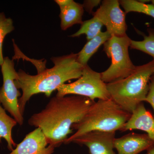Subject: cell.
I'll use <instances>...</instances> for the list:
<instances>
[{"instance_id":"cell-3","label":"cell","mask_w":154,"mask_h":154,"mask_svg":"<svg viewBox=\"0 0 154 154\" xmlns=\"http://www.w3.org/2000/svg\"><path fill=\"white\" fill-rule=\"evenodd\" d=\"M131 115V113L124 110L111 98L94 101L83 118L73 125L72 129L76 131L64 143H71L77 138L91 131H121Z\"/></svg>"},{"instance_id":"cell-8","label":"cell","mask_w":154,"mask_h":154,"mask_svg":"<svg viewBox=\"0 0 154 154\" xmlns=\"http://www.w3.org/2000/svg\"><path fill=\"white\" fill-rule=\"evenodd\" d=\"M93 14L105 26L106 31L111 36L121 37L127 35L126 14L120 8L119 1H102L99 8Z\"/></svg>"},{"instance_id":"cell-14","label":"cell","mask_w":154,"mask_h":154,"mask_svg":"<svg viewBox=\"0 0 154 154\" xmlns=\"http://www.w3.org/2000/svg\"><path fill=\"white\" fill-rule=\"evenodd\" d=\"M107 32H102L94 38L88 41L82 50L77 53V61L82 65H88V61L97 52L99 47L111 37Z\"/></svg>"},{"instance_id":"cell-9","label":"cell","mask_w":154,"mask_h":154,"mask_svg":"<svg viewBox=\"0 0 154 154\" xmlns=\"http://www.w3.org/2000/svg\"><path fill=\"white\" fill-rule=\"evenodd\" d=\"M115 134L116 132L91 131L77 138L72 143L86 146L90 154H116L113 146Z\"/></svg>"},{"instance_id":"cell-13","label":"cell","mask_w":154,"mask_h":154,"mask_svg":"<svg viewBox=\"0 0 154 154\" xmlns=\"http://www.w3.org/2000/svg\"><path fill=\"white\" fill-rule=\"evenodd\" d=\"M59 6L61 30H66L74 25H82L84 13L83 5L73 0H55Z\"/></svg>"},{"instance_id":"cell-18","label":"cell","mask_w":154,"mask_h":154,"mask_svg":"<svg viewBox=\"0 0 154 154\" xmlns=\"http://www.w3.org/2000/svg\"><path fill=\"white\" fill-rule=\"evenodd\" d=\"M148 35H144L141 41L131 40L130 47L131 49L140 51L150 55L154 60V29L148 30Z\"/></svg>"},{"instance_id":"cell-10","label":"cell","mask_w":154,"mask_h":154,"mask_svg":"<svg viewBox=\"0 0 154 154\" xmlns=\"http://www.w3.org/2000/svg\"><path fill=\"white\" fill-rule=\"evenodd\" d=\"M55 147L48 145L42 130L37 128L26 135L8 154H52Z\"/></svg>"},{"instance_id":"cell-6","label":"cell","mask_w":154,"mask_h":154,"mask_svg":"<svg viewBox=\"0 0 154 154\" xmlns=\"http://www.w3.org/2000/svg\"><path fill=\"white\" fill-rule=\"evenodd\" d=\"M57 91L56 96L76 95L94 101L96 99L105 100L110 98L107 84L102 80L101 73L95 71L88 65L84 66L82 75L76 81L63 84Z\"/></svg>"},{"instance_id":"cell-23","label":"cell","mask_w":154,"mask_h":154,"mask_svg":"<svg viewBox=\"0 0 154 154\" xmlns=\"http://www.w3.org/2000/svg\"><path fill=\"white\" fill-rule=\"evenodd\" d=\"M151 2H152V5H153L154 6V0H152V1H151Z\"/></svg>"},{"instance_id":"cell-17","label":"cell","mask_w":154,"mask_h":154,"mask_svg":"<svg viewBox=\"0 0 154 154\" xmlns=\"http://www.w3.org/2000/svg\"><path fill=\"white\" fill-rule=\"evenodd\" d=\"M119 4L124 9L125 14L130 12L142 13L154 18V6L144 4L135 0H121Z\"/></svg>"},{"instance_id":"cell-12","label":"cell","mask_w":154,"mask_h":154,"mask_svg":"<svg viewBox=\"0 0 154 154\" xmlns=\"http://www.w3.org/2000/svg\"><path fill=\"white\" fill-rule=\"evenodd\" d=\"M132 130L145 131L154 140V117L151 113L146 110L143 103L138 105L132 111L130 117L121 131Z\"/></svg>"},{"instance_id":"cell-21","label":"cell","mask_w":154,"mask_h":154,"mask_svg":"<svg viewBox=\"0 0 154 154\" xmlns=\"http://www.w3.org/2000/svg\"><path fill=\"white\" fill-rule=\"evenodd\" d=\"M102 1L99 0H86L84 1L83 6L84 10H85L89 14H93V10L95 7L100 5Z\"/></svg>"},{"instance_id":"cell-2","label":"cell","mask_w":154,"mask_h":154,"mask_svg":"<svg viewBox=\"0 0 154 154\" xmlns=\"http://www.w3.org/2000/svg\"><path fill=\"white\" fill-rule=\"evenodd\" d=\"M77 53H73L51 58L54 66L36 75H31L22 69L17 72L15 81L22 94L19 99L20 112L24 115L25 106L33 95L42 93L50 97L53 92L67 81L78 79L82 75L84 66L77 61Z\"/></svg>"},{"instance_id":"cell-4","label":"cell","mask_w":154,"mask_h":154,"mask_svg":"<svg viewBox=\"0 0 154 154\" xmlns=\"http://www.w3.org/2000/svg\"><path fill=\"white\" fill-rule=\"evenodd\" d=\"M154 75V60L136 66L128 76L107 84L110 98L124 110L131 113L145 100L149 91L150 79Z\"/></svg>"},{"instance_id":"cell-11","label":"cell","mask_w":154,"mask_h":154,"mask_svg":"<svg viewBox=\"0 0 154 154\" xmlns=\"http://www.w3.org/2000/svg\"><path fill=\"white\" fill-rule=\"evenodd\" d=\"M118 154H138L154 146V140L146 134L130 133L113 141Z\"/></svg>"},{"instance_id":"cell-16","label":"cell","mask_w":154,"mask_h":154,"mask_svg":"<svg viewBox=\"0 0 154 154\" xmlns=\"http://www.w3.org/2000/svg\"><path fill=\"white\" fill-rule=\"evenodd\" d=\"M103 26V24L99 19L94 17L92 19L84 21L81 25L79 30L71 36L72 37H79L83 34H85L88 41L101 32V29Z\"/></svg>"},{"instance_id":"cell-15","label":"cell","mask_w":154,"mask_h":154,"mask_svg":"<svg viewBox=\"0 0 154 154\" xmlns=\"http://www.w3.org/2000/svg\"><path fill=\"white\" fill-rule=\"evenodd\" d=\"M18 124L14 118L7 114L6 110L0 103V142L2 139L6 140L9 150L12 151L17 144L12 137V130Z\"/></svg>"},{"instance_id":"cell-5","label":"cell","mask_w":154,"mask_h":154,"mask_svg":"<svg viewBox=\"0 0 154 154\" xmlns=\"http://www.w3.org/2000/svg\"><path fill=\"white\" fill-rule=\"evenodd\" d=\"M131 40L127 35L112 36L104 43V51L111 60L109 67L101 73L104 82L108 84L124 79L135 69L136 66L131 61L128 52Z\"/></svg>"},{"instance_id":"cell-7","label":"cell","mask_w":154,"mask_h":154,"mask_svg":"<svg viewBox=\"0 0 154 154\" xmlns=\"http://www.w3.org/2000/svg\"><path fill=\"white\" fill-rule=\"evenodd\" d=\"M1 68L3 83L0 88V103L17 123L22 125L24 123V119L20 112L19 105V98L22 95L15 83L17 72L15 69L14 60L8 57H4Z\"/></svg>"},{"instance_id":"cell-19","label":"cell","mask_w":154,"mask_h":154,"mask_svg":"<svg viewBox=\"0 0 154 154\" xmlns=\"http://www.w3.org/2000/svg\"><path fill=\"white\" fill-rule=\"evenodd\" d=\"M13 20L7 18L4 13H0V68L4 63L3 44L5 36L14 30Z\"/></svg>"},{"instance_id":"cell-1","label":"cell","mask_w":154,"mask_h":154,"mask_svg":"<svg viewBox=\"0 0 154 154\" xmlns=\"http://www.w3.org/2000/svg\"><path fill=\"white\" fill-rule=\"evenodd\" d=\"M94 102L76 95L56 96L43 110L31 116L28 124L40 128L48 145L57 147L72 133L73 125L83 118Z\"/></svg>"},{"instance_id":"cell-22","label":"cell","mask_w":154,"mask_h":154,"mask_svg":"<svg viewBox=\"0 0 154 154\" xmlns=\"http://www.w3.org/2000/svg\"><path fill=\"white\" fill-rule=\"evenodd\" d=\"M147 154H154V146L149 149L148 150H147Z\"/></svg>"},{"instance_id":"cell-20","label":"cell","mask_w":154,"mask_h":154,"mask_svg":"<svg viewBox=\"0 0 154 154\" xmlns=\"http://www.w3.org/2000/svg\"><path fill=\"white\" fill-rule=\"evenodd\" d=\"M145 102L149 103L152 107L154 112V75L150 79L149 91Z\"/></svg>"}]
</instances>
